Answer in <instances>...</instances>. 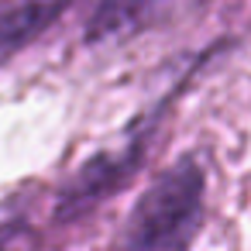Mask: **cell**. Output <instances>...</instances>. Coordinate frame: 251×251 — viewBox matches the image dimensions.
<instances>
[{"label": "cell", "mask_w": 251, "mask_h": 251, "mask_svg": "<svg viewBox=\"0 0 251 251\" xmlns=\"http://www.w3.org/2000/svg\"><path fill=\"white\" fill-rule=\"evenodd\" d=\"M224 49H230V42H213L206 52H200L189 62V69L172 83V90H165L155 103H148L124 127V134H121L117 145L93 151L90 158H83L62 179V186L52 196V213H49L52 227H76V224H83L86 217H93L97 210H103L121 189H127L145 172V165H148L151 151L158 148V138H162V131H165L176 103L193 86V79L206 69V62L217 52H224Z\"/></svg>", "instance_id": "1"}, {"label": "cell", "mask_w": 251, "mask_h": 251, "mask_svg": "<svg viewBox=\"0 0 251 251\" xmlns=\"http://www.w3.org/2000/svg\"><path fill=\"white\" fill-rule=\"evenodd\" d=\"M206 182L210 169L203 155L200 151L179 155L134 200L124 230L117 234V244L134 251L189 248L206 220Z\"/></svg>", "instance_id": "2"}, {"label": "cell", "mask_w": 251, "mask_h": 251, "mask_svg": "<svg viewBox=\"0 0 251 251\" xmlns=\"http://www.w3.org/2000/svg\"><path fill=\"white\" fill-rule=\"evenodd\" d=\"M73 0H0V66L42 42Z\"/></svg>", "instance_id": "3"}, {"label": "cell", "mask_w": 251, "mask_h": 251, "mask_svg": "<svg viewBox=\"0 0 251 251\" xmlns=\"http://www.w3.org/2000/svg\"><path fill=\"white\" fill-rule=\"evenodd\" d=\"M169 4L172 0H97L86 18L83 42L86 45L124 42V38L138 35L148 21H155Z\"/></svg>", "instance_id": "4"}]
</instances>
